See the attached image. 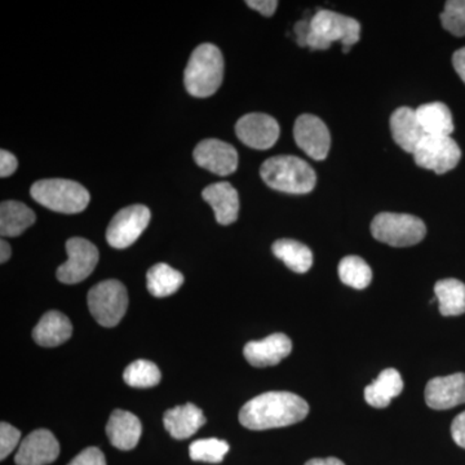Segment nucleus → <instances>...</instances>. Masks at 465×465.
<instances>
[{
  "label": "nucleus",
  "mask_w": 465,
  "mask_h": 465,
  "mask_svg": "<svg viewBox=\"0 0 465 465\" xmlns=\"http://www.w3.org/2000/svg\"><path fill=\"white\" fill-rule=\"evenodd\" d=\"M308 414L307 401L298 394L266 391L242 407L240 421L247 430H266L299 423Z\"/></svg>",
  "instance_id": "1"
},
{
  "label": "nucleus",
  "mask_w": 465,
  "mask_h": 465,
  "mask_svg": "<svg viewBox=\"0 0 465 465\" xmlns=\"http://www.w3.org/2000/svg\"><path fill=\"white\" fill-rule=\"evenodd\" d=\"M299 43L313 51L329 50L333 42H341L344 54L360 42L361 25L356 18L336 14L329 9H321L309 25L302 21L295 27Z\"/></svg>",
  "instance_id": "2"
},
{
  "label": "nucleus",
  "mask_w": 465,
  "mask_h": 465,
  "mask_svg": "<svg viewBox=\"0 0 465 465\" xmlns=\"http://www.w3.org/2000/svg\"><path fill=\"white\" fill-rule=\"evenodd\" d=\"M224 79V57L216 45L204 43L193 51L183 73L186 91L206 99L219 90Z\"/></svg>",
  "instance_id": "3"
},
{
  "label": "nucleus",
  "mask_w": 465,
  "mask_h": 465,
  "mask_svg": "<svg viewBox=\"0 0 465 465\" xmlns=\"http://www.w3.org/2000/svg\"><path fill=\"white\" fill-rule=\"evenodd\" d=\"M260 174L269 188L289 194H308L317 183V174L311 164L293 155L266 159Z\"/></svg>",
  "instance_id": "4"
},
{
  "label": "nucleus",
  "mask_w": 465,
  "mask_h": 465,
  "mask_svg": "<svg viewBox=\"0 0 465 465\" xmlns=\"http://www.w3.org/2000/svg\"><path fill=\"white\" fill-rule=\"evenodd\" d=\"M34 200L60 213H79L87 208L90 193L81 183L65 179L39 180L32 186Z\"/></svg>",
  "instance_id": "5"
},
{
  "label": "nucleus",
  "mask_w": 465,
  "mask_h": 465,
  "mask_svg": "<svg viewBox=\"0 0 465 465\" xmlns=\"http://www.w3.org/2000/svg\"><path fill=\"white\" fill-rule=\"evenodd\" d=\"M371 232L376 241L391 247H410L424 240L427 228L419 217L382 213L372 220Z\"/></svg>",
  "instance_id": "6"
},
{
  "label": "nucleus",
  "mask_w": 465,
  "mask_h": 465,
  "mask_svg": "<svg viewBox=\"0 0 465 465\" xmlns=\"http://www.w3.org/2000/svg\"><path fill=\"white\" fill-rule=\"evenodd\" d=\"M92 317L103 327H114L121 322L128 308V293L124 284L109 280L92 287L87 295Z\"/></svg>",
  "instance_id": "7"
},
{
  "label": "nucleus",
  "mask_w": 465,
  "mask_h": 465,
  "mask_svg": "<svg viewBox=\"0 0 465 465\" xmlns=\"http://www.w3.org/2000/svg\"><path fill=\"white\" fill-rule=\"evenodd\" d=\"M415 163L425 170L443 174L454 170L461 158V150L451 136H425L416 146Z\"/></svg>",
  "instance_id": "8"
},
{
  "label": "nucleus",
  "mask_w": 465,
  "mask_h": 465,
  "mask_svg": "<svg viewBox=\"0 0 465 465\" xmlns=\"http://www.w3.org/2000/svg\"><path fill=\"white\" fill-rule=\"evenodd\" d=\"M152 213L143 204H133L116 213L106 229V241L114 249L133 246L143 232L148 228Z\"/></svg>",
  "instance_id": "9"
},
{
  "label": "nucleus",
  "mask_w": 465,
  "mask_h": 465,
  "mask_svg": "<svg viewBox=\"0 0 465 465\" xmlns=\"http://www.w3.org/2000/svg\"><path fill=\"white\" fill-rule=\"evenodd\" d=\"M67 262L57 269V280L65 284L82 282L96 268L100 253L92 242L84 238H70L66 242Z\"/></svg>",
  "instance_id": "10"
},
{
  "label": "nucleus",
  "mask_w": 465,
  "mask_h": 465,
  "mask_svg": "<svg viewBox=\"0 0 465 465\" xmlns=\"http://www.w3.org/2000/svg\"><path fill=\"white\" fill-rule=\"evenodd\" d=\"M293 137L300 149L314 161L327 158L331 146L329 128L316 115L304 114L296 119Z\"/></svg>",
  "instance_id": "11"
},
{
  "label": "nucleus",
  "mask_w": 465,
  "mask_h": 465,
  "mask_svg": "<svg viewBox=\"0 0 465 465\" xmlns=\"http://www.w3.org/2000/svg\"><path fill=\"white\" fill-rule=\"evenodd\" d=\"M280 124L273 116L251 113L235 124V134L244 145L256 150L271 149L280 137Z\"/></svg>",
  "instance_id": "12"
},
{
  "label": "nucleus",
  "mask_w": 465,
  "mask_h": 465,
  "mask_svg": "<svg viewBox=\"0 0 465 465\" xmlns=\"http://www.w3.org/2000/svg\"><path fill=\"white\" fill-rule=\"evenodd\" d=\"M195 163L219 176H228L238 167V153L231 143L217 139L203 140L195 146Z\"/></svg>",
  "instance_id": "13"
},
{
  "label": "nucleus",
  "mask_w": 465,
  "mask_h": 465,
  "mask_svg": "<svg viewBox=\"0 0 465 465\" xmlns=\"http://www.w3.org/2000/svg\"><path fill=\"white\" fill-rule=\"evenodd\" d=\"M60 455V443L48 430H36L20 443L15 457L17 465H48Z\"/></svg>",
  "instance_id": "14"
},
{
  "label": "nucleus",
  "mask_w": 465,
  "mask_h": 465,
  "mask_svg": "<svg viewBox=\"0 0 465 465\" xmlns=\"http://www.w3.org/2000/svg\"><path fill=\"white\" fill-rule=\"evenodd\" d=\"M425 402L433 410H449L465 403V374L457 372L428 381Z\"/></svg>",
  "instance_id": "15"
},
{
  "label": "nucleus",
  "mask_w": 465,
  "mask_h": 465,
  "mask_svg": "<svg viewBox=\"0 0 465 465\" xmlns=\"http://www.w3.org/2000/svg\"><path fill=\"white\" fill-rule=\"evenodd\" d=\"M292 351V341L284 333H273L264 341H250L244 345L243 354L247 362L255 367L275 366L289 357Z\"/></svg>",
  "instance_id": "16"
},
{
  "label": "nucleus",
  "mask_w": 465,
  "mask_h": 465,
  "mask_svg": "<svg viewBox=\"0 0 465 465\" xmlns=\"http://www.w3.org/2000/svg\"><path fill=\"white\" fill-rule=\"evenodd\" d=\"M142 421L133 412L118 409L110 415L108 424H106V434L114 448L130 451L136 448L142 439Z\"/></svg>",
  "instance_id": "17"
},
{
  "label": "nucleus",
  "mask_w": 465,
  "mask_h": 465,
  "mask_svg": "<svg viewBox=\"0 0 465 465\" xmlns=\"http://www.w3.org/2000/svg\"><path fill=\"white\" fill-rule=\"evenodd\" d=\"M203 200L213 207L216 222L220 225H231L237 222L240 213V195L229 183H216L202 192Z\"/></svg>",
  "instance_id": "18"
},
{
  "label": "nucleus",
  "mask_w": 465,
  "mask_h": 465,
  "mask_svg": "<svg viewBox=\"0 0 465 465\" xmlns=\"http://www.w3.org/2000/svg\"><path fill=\"white\" fill-rule=\"evenodd\" d=\"M390 124L394 143L411 154L415 152L419 143L427 136L419 124L416 110L407 108V106L394 110Z\"/></svg>",
  "instance_id": "19"
},
{
  "label": "nucleus",
  "mask_w": 465,
  "mask_h": 465,
  "mask_svg": "<svg viewBox=\"0 0 465 465\" xmlns=\"http://www.w3.org/2000/svg\"><path fill=\"white\" fill-rule=\"evenodd\" d=\"M163 424L174 440H186L206 424V418L200 407L185 403L167 410L164 412Z\"/></svg>",
  "instance_id": "20"
},
{
  "label": "nucleus",
  "mask_w": 465,
  "mask_h": 465,
  "mask_svg": "<svg viewBox=\"0 0 465 465\" xmlns=\"http://www.w3.org/2000/svg\"><path fill=\"white\" fill-rule=\"evenodd\" d=\"M73 324L61 312L51 311L45 313L33 331L36 344L45 348H54L64 344L72 338Z\"/></svg>",
  "instance_id": "21"
},
{
  "label": "nucleus",
  "mask_w": 465,
  "mask_h": 465,
  "mask_svg": "<svg viewBox=\"0 0 465 465\" xmlns=\"http://www.w3.org/2000/svg\"><path fill=\"white\" fill-rule=\"evenodd\" d=\"M403 390L402 376L396 369H385L372 384L366 387L365 400L375 409L390 406L394 397L400 396Z\"/></svg>",
  "instance_id": "22"
},
{
  "label": "nucleus",
  "mask_w": 465,
  "mask_h": 465,
  "mask_svg": "<svg viewBox=\"0 0 465 465\" xmlns=\"http://www.w3.org/2000/svg\"><path fill=\"white\" fill-rule=\"evenodd\" d=\"M32 208L17 201L0 204V234L2 237H18L35 223Z\"/></svg>",
  "instance_id": "23"
},
{
  "label": "nucleus",
  "mask_w": 465,
  "mask_h": 465,
  "mask_svg": "<svg viewBox=\"0 0 465 465\" xmlns=\"http://www.w3.org/2000/svg\"><path fill=\"white\" fill-rule=\"evenodd\" d=\"M415 110L419 124L428 136H451L454 133L452 114L445 104H424Z\"/></svg>",
  "instance_id": "24"
},
{
  "label": "nucleus",
  "mask_w": 465,
  "mask_h": 465,
  "mask_svg": "<svg viewBox=\"0 0 465 465\" xmlns=\"http://www.w3.org/2000/svg\"><path fill=\"white\" fill-rule=\"evenodd\" d=\"M434 295L440 305V313L445 317L465 313V284L455 278L440 280L434 286Z\"/></svg>",
  "instance_id": "25"
},
{
  "label": "nucleus",
  "mask_w": 465,
  "mask_h": 465,
  "mask_svg": "<svg viewBox=\"0 0 465 465\" xmlns=\"http://www.w3.org/2000/svg\"><path fill=\"white\" fill-rule=\"evenodd\" d=\"M272 250L275 258L282 260L287 268L295 273H307L313 265V253L311 249L298 241H275Z\"/></svg>",
  "instance_id": "26"
},
{
  "label": "nucleus",
  "mask_w": 465,
  "mask_h": 465,
  "mask_svg": "<svg viewBox=\"0 0 465 465\" xmlns=\"http://www.w3.org/2000/svg\"><path fill=\"white\" fill-rule=\"evenodd\" d=\"M183 283V275L173 266L159 262L149 269L146 286L155 298H167L177 292Z\"/></svg>",
  "instance_id": "27"
},
{
  "label": "nucleus",
  "mask_w": 465,
  "mask_h": 465,
  "mask_svg": "<svg viewBox=\"0 0 465 465\" xmlns=\"http://www.w3.org/2000/svg\"><path fill=\"white\" fill-rule=\"evenodd\" d=\"M339 277L347 286L363 290L371 283L372 271L365 260L358 256H347L339 264Z\"/></svg>",
  "instance_id": "28"
},
{
  "label": "nucleus",
  "mask_w": 465,
  "mask_h": 465,
  "mask_svg": "<svg viewBox=\"0 0 465 465\" xmlns=\"http://www.w3.org/2000/svg\"><path fill=\"white\" fill-rule=\"evenodd\" d=\"M125 384L133 388H152L161 382V370L155 363L146 360L134 361L124 370Z\"/></svg>",
  "instance_id": "29"
},
{
  "label": "nucleus",
  "mask_w": 465,
  "mask_h": 465,
  "mask_svg": "<svg viewBox=\"0 0 465 465\" xmlns=\"http://www.w3.org/2000/svg\"><path fill=\"white\" fill-rule=\"evenodd\" d=\"M229 443L226 440L217 439L197 440L189 448V455L192 460L203 461V463H222L228 454Z\"/></svg>",
  "instance_id": "30"
},
{
  "label": "nucleus",
  "mask_w": 465,
  "mask_h": 465,
  "mask_svg": "<svg viewBox=\"0 0 465 465\" xmlns=\"http://www.w3.org/2000/svg\"><path fill=\"white\" fill-rule=\"evenodd\" d=\"M443 29L455 36L465 35V0H449L440 14Z\"/></svg>",
  "instance_id": "31"
},
{
  "label": "nucleus",
  "mask_w": 465,
  "mask_h": 465,
  "mask_svg": "<svg viewBox=\"0 0 465 465\" xmlns=\"http://www.w3.org/2000/svg\"><path fill=\"white\" fill-rule=\"evenodd\" d=\"M21 432L14 425L2 421L0 424V459L5 458L17 448L20 443Z\"/></svg>",
  "instance_id": "32"
},
{
  "label": "nucleus",
  "mask_w": 465,
  "mask_h": 465,
  "mask_svg": "<svg viewBox=\"0 0 465 465\" xmlns=\"http://www.w3.org/2000/svg\"><path fill=\"white\" fill-rule=\"evenodd\" d=\"M67 465H106V459L100 449L88 448L76 455Z\"/></svg>",
  "instance_id": "33"
},
{
  "label": "nucleus",
  "mask_w": 465,
  "mask_h": 465,
  "mask_svg": "<svg viewBox=\"0 0 465 465\" xmlns=\"http://www.w3.org/2000/svg\"><path fill=\"white\" fill-rule=\"evenodd\" d=\"M17 158L12 153H9L8 150L0 152V176H11L17 170Z\"/></svg>",
  "instance_id": "34"
},
{
  "label": "nucleus",
  "mask_w": 465,
  "mask_h": 465,
  "mask_svg": "<svg viewBox=\"0 0 465 465\" xmlns=\"http://www.w3.org/2000/svg\"><path fill=\"white\" fill-rule=\"evenodd\" d=\"M246 5L266 17L273 16L278 7L277 0H247Z\"/></svg>",
  "instance_id": "35"
},
{
  "label": "nucleus",
  "mask_w": 465,
  "mask_h": 465,
  "mask_svg": "<svg viewBox=\"0 0 465 465\" xmlns=\"http://www.w3.org/2000/svg\"><path fill=\"white\" fill-rule=\"evenodd\" d=\"M451 436L458 446L465 449V411L459 414L452 421Z\"/></svg>",
  "instance_id": "36"
},
{
  "label": "nucleus",
  "mask_w": 465,
  "mask_h": 465,
  "mask_svg": "<svg viewBox=\"0 0 465 465\" xmlns=\"http://www.w3.org/2000/svg\"><path fill=\"white\" fill-rule=\"evenodd\" d=\"M452 65H454L455 72L458 73L461 81L465 84V47L452 54Z\"/></svg>",
  "instance_id": "37"
},
{
  "label": "nucleus",
  "mask_w": 465,
  "mask_h": 465,
  "mask_svg": "<svg viewBox=\"0 0 465 465\" xmlns=\"http://www.w3.org/2000/svg\"><path fill=\"white\" fill-rule=\"evenodd\" d=\"M305 465H345L341 460L336 458H326V459H312L307 461Z\"/></svg>",
  "instance_id": "38"
},
{
  "label": "nucleus",
  "mask_w": 465,
  "mask_h": 465,
  "mask_svg": "<svg viewBox=\"0 0 465 465\" xmlns=\"http://www.w3.org/2000/svg\"><path fill=\"white\" fill-rule=\"evenodd\" d=\"M11 246H9L8 242L3 240L0 242V262L5 264V262H8L9 258H11Z\"/></svg>",
  "instance_id": "39"
}]
</instances>
